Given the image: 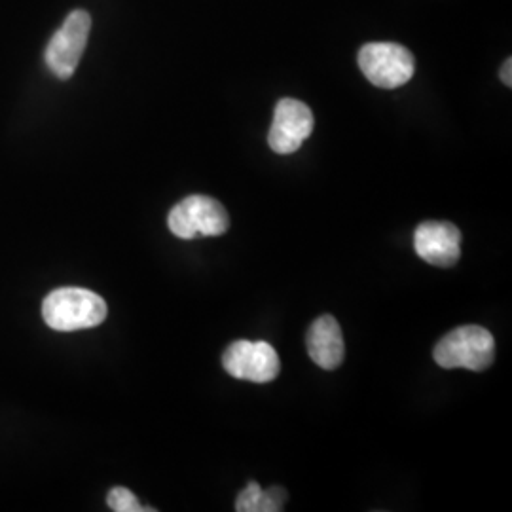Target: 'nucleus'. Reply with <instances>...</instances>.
Instances as JSON below:
<instances>
[{"label":"nucleus","instance_id":"f257e3e1","mask_svg":"<svg viewBox=\"0 0 512 512\" xmlns=\"http://www.w3.org/2000/svg\"><path fill=\"white\" fill-rule=\"evenodd\" d=\"M107 302L97 293L78 287H63L42 302V317L50 329L59 332L93 329L107 319Z\"/></svg>","mask_w":512,"mask_h":512},{"label":"nucleus","instance_id":"f03ea898","mask_svg":"<svg viewBox=\"0 0 512 512\" xmlns=\"http://www.w3.org/2000/svg\"><path fill=\"white\" fill-rule=\"evenodd\" d=\"M440 368H467L482 372L494 363L495 340L492 332L478 325H465L446 334L433 351Z\"/></svg>","mask_w":512,"mask_h":512},{"label":"nucleus","instance_id":"7ed1b4c3","mask_svg":"<svg viewBox=\"0 0 512 512\" xmlns=\"http://www.w3.org/2000/svg\"><path fill=\"white\" fill-rule=\"evenodd\" d=\"M359 69L376 88L397 90L412 80L416 59L401 44L370 42L359 52Z\"/></svg>","mask_w":512,"mask_h":512},{"label":"nucleus","instance_id":"20e7f679","mask_svg":"<svg viewBox=\"0 0 512 512\" xmlns=\"http://www.w3.org/2000/svg\"><path fill=\"white\" fill-rule=\"evenodd\" d=\"M167 226L177 238H215L226 234L230 219L217 200L209 196H188L169 211Z\"/></svg>","mask_w":512,"mask_h":512},{"label":"nucleus","instance_id":"39448f33","mask_svg":"<svg viewBox=\"0 0 512 512\" xmlns=\"http://www.w3.org/2000/svg\"><path fill=\"white\" fill-rule=\"evenodd\" d=\"M90 31L92 16L86 10H74L50 40L44 57L46 65L59 80H69L73 76L86 50Z\"/></svg>","mask_w":512,"mask_h":512},{"label":"nucleus","instance_id":"423d86ee","mask_svg":"<svg viewBox=\"0 0 512 512\" xmlns=\"http://www.w3.org/2000/svg\"><path fill=\"white\" fill-rule=\"evenodd\" d=\"M222 366L232 378L253 384H270L281 370L274 346L249 340H238L228 346L222 355Z\"/></svg>","mask_w":512,"mask_h":512},{"label":"nucleus","instance_id":"0eeeda50","mask_svg":"<svg viewBox=\"0 0 512 512\" xmlns=\"http://www.w3.org/2000/svg\"><path fill=\"white\" fill-rule=\"evenodd\" d=\"M313 131V114L310 107L298 99L285 97L274 110V122L268 133V145L275 154H294L304 145Z\"/></svg>","mask_w":512,"mask_h":512},{"label":"nucleus","instance_id":"6e6552de","mask_svg":"<svg viewBox=\"0 0 512 512\" xmlns=\"http://www.w3.org/2000/svg\"><path fill=\"white\" fill-rule=\"evenodd\" d=\"M414 249L427 264L452 268L461 258V232L450 222L427 220L414 232Z\"/></svg>","mask_w":512,"mask_h":512},{"label":"nucleus","instance_id":"1a4fd4ad","mask_svg":"<svg viewBox=\"0 0 512 512\" xmlns=\"http://www.w3.org/2000/svg\"><path fill=\"white\" fill-rule=\"evenodd\" d=\"M306 346L311 361L325 370H334L344 363V336L338 321L332 315H321L311 323Z\"/></svg>","mask_w":512,"mask_h":512},{"label":"nucleus","instance_id":"9d476101","mask_svg":"<svg viewBox=\"0 0 512 512\" xmlns=\"http://www.w3.org/2000/svg\"><path fill=\"white\" fill-rule=\"evenodd\" d=\"M287 501V492L283 488L262 490L256 482H249L247 488L239 494L236 501L238 512H281Z\"/></svg>","mask_w":512,"mask_h":512},{"label":"nucleus","instance_id":"9b49d317","mask_svg":"<svg viewBox=\"0 0 512 512\" xmlns=\"http://www.w3.org/2000/svg\"><path fill=\"white\" fill-rule=\"evenodd\" d=\"M107 503L114 512H143L139 499L128 488H112L107 495Z\"/></svg>","mask_w":512,"mask_h":512},{"label":"nucleus","instance_id":"f8f14e48","mask_svg":"<svg viewBox=\"0 0 512 512\" xmlns=\"http://www.w3.org/2000/svg\"><path fill=\"white\" fill-rule=\"evenodd\" d=\"M511 69L512 61L511 59H507V61H505V65L501 67V82H503V84H507V86H512Z\"/></svg>","mask_w":512,"mask_h":512}]
</instances>
